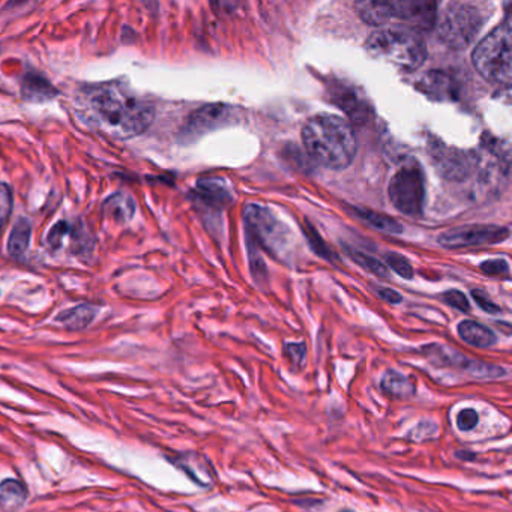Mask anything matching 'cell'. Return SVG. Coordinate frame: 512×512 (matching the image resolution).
Here are the masks:
<instances>
[{
    "instance_id": "obj_27",
    "label": "cell",
    "mask_w": 512,
    "mask_h": 512,
    "mask_svg": "<svg viewBox=\"0 0 512 512\" xmlns=\"http://www.w3.org/2000/svg\"><path fill=\"white\" fill-rule=\"evenodd\" d=\"M478 413L473 409H464L458 413L457 425L461 431H470L478 424Z\"/></svg>"
},
{
    "instance_id": "obj_28",
    "label": "cell",
    "mask_w": 512,
    "mask_h": 512,
    "mask_svg": "<svg viewBox=\"0 0 512 512\" xmlns=\"http://www.w3.org/2000/svg\"><path fill=\"white\" fill-rule=\"evenodd\" d=\"M473 299H475L476 304L482 308V310L487 311L490 314L500 313V308L488 298L487 293L482 292V290H473L472 292Z\"/></svg>"
},
{
    "instance_id": "obj_16",
    "label": "cell",
    "mask_w": 512,
    "mask_h": 512,
    "mask_svg": "<svg viewBox=\"0 0 512 512\" xmlns=\"http://www.w3.org/2000/svg\"><path fill=\"white\" fill-rule=\"evenodd\" d=\"M23 97L31 103H43V101L52 100L58 94L52 83L47 82L38 74H28L23 80L22 85Z\"/></svg>"
},
{
    "instance_id": "obj_12",
    "label": "cell",
    "mask_w": 512,
    "mask_h": 512,
    "mask_svg": "<svg viewBox=\"0 0 512 512\" xmlns=\"http://www.w3.org/2000/svg\"><path fill=\"white\" fill-rule=\"evenodd\" d=\"M416 88L424 92L428 98L436 101L454 100L457 97L455 92V85L451 77L446 74L439 73V71H431L427 76L419 80Z\"/></svg>"
},
{
    "instance_id": "obj_4",
    "label": "cell",
    "mask_w": 512,
    "mask_h": 512,
    "mask_svg": "<svg viewBox=\"0 0 512 512\" xmlns=\"http://www.w3.org/2000/svg\"><path fill=\"white\" fill-rule=\"evenodd\" d=\"M511 23L494 28L473 50V65L488 82L509 85L512 76Z\"/></svg>"
},
{
    "instance_id": "obj_26",
    "label": "cell",
    "mask_w": 512,
    "mask_h": 512,
    "mask_svg": "<svg viewBox=\"0 0 512 512\" xmlns=\"http://www.w3.org/2000/svg\"><path fill=\"white\" fill-rule=\"evenodd\" d=\"M443 301L451 305V307L463 311V313L470 310L469 301H467L466 295L460 292V290H448V292L443 293Z\"/></svg>"
},
{
    "instance_id": "obj_5",
    "label": "cell",
    "mask_w": 512,
    "mask_h": 512,
    "mask_svg": "<svg viewBox=\"0 0 512 512\" xmlns=\"http://www.w3.org/2000/svg\"><path fill=\"white\" fill-rule=\"evenodd\" d=\"M244 220L251 241H256L269 254L283 259L290 244L287 227L268 208L259 205L245 206Z\"/></svg>"
},
{
    "instance_id": "obj_22",
    "label": "cell",
    "mask_w": 512,
    "mask_h": 512,
    "mask_svg": "<svg viewBox=\"0 0 512 512\" xmlns=\"http://www.w3.org/2000/svg\"><path fill=\"white\" fill-rule=\"evenodd\" d=\"M347 254H349V257L353 262L358 263L361 268H364L365 271L370 272V274H374L377 275V277L382 278L388 277V268H386V265H383L380 260H377L376 257L368 256V254L352 250V248H347Z\"/></svg>"
},
{
    "instance_id": "obj_1",
    "label": "cell",
    "mask_w": 512,
    "mask_h": 512,
    "mask_svg": "<svg viewBox=\"0 0 512 512\" xmlns=\"http://www.w3.org/2000/svg\"><path fill=\"white\" fill-rule=\"evenodd\" d=\"M89 103L101 127L122 139L139 136L154 121V106L121 86H100L92 92Z\"/></svg>"
},
{
    "instance_id": "obj_18",
    "label": "cell",
    "mask_w": 512,
    "mask_h": 512,
    "mask_svg": "<svg viewBox=\"0 0 512 512\" xmlns=\"http://www.w3.org/2000/svg\"><path fill=\"white\" fill-rule=\"evenodd\" d=\"M32 227L31 223L25 218H20L11 232L8 239V251L11 256L20 257L28 251L29 242H31Z\"/></svg>"
},
{
    "instance_id": "obj_6",
    "label": "cell",
    "mask_w": 512,
    "mask_h": 512,
    "mask_svg": "<svg viewBox=\"0 0 512 512\" xmlns=\"http://www.w3.org/2000/svg\"><path fill=\"white\" fill-rule=\"evenodd\" d=\"M484 19L476 8L464 4H451L443 11L439 23V37L452 49H466L478 35Z\"/></svg>"
},
{
    "instance_id": "obj_19",
    "label": "cell",
    "mask_w": 512,
    "mask_h": 512,
    "mask_svg": "<svg viewBox=\"0 0 512 512\" xmlns=\"http://www.w3.org/2000/svg\"><path fill=\"white\" fill-rule=\"evenodd\" d=\"M95 314H97V308L92 305H79L73 310L62 313L58 320H61L67 328L83 329L95 319Z\"/></svg>"
},
{
    "instance_id": "obj_9",
    "label": "cell",
    "mask_w": 512,
    "mask_h": 512,
    "mask_svg": "<svg viewBox=\"0 0 512 512\" xmlns=\"http://www.w3.org/2000/svg\"><path fill=\"white\" fill-rule=\"evenodd\" d=\"M509 230L499 226H466L448 230L439 236V244L449 250L481 247V245L499 244L508 238Z\"/></svg>"
},
{
    "instance_id": "obj_10",
    "label": "cell",
    "mask_w": 512,
    "mask_h": 512,
    "mask_svg": "<svg viewBox=\"0 0 512 512\" xmlns=\"http://www.w3.org/2000/svg\"><path fill=\"white\" fill-rule=\"evenodd\" d=\"M392 19L410 23L412 31H428L436 22V2L425 0H394L389 2Z\"/></svg>"
},
{
    "instance_id": "obj_7",
    "label": "cell",
    "mask_w": 512,
    "mask_h": 512,
    "mask_svg": "<svg viewBox=\"0 0 512 512\" xmlns=\"http://www.w3.org/2000/svg\"><path fill=\"white\" fill-rule=\"evenodd\" d=\"M389 199L401 214L419 217L425 202V178L418 164L398 170L389 182Z\"/></svg>"
},
{
    "instance_id": "obj_15",
    "label": "cell",
    "mask_w": 512,
    "mask_h": 512,
    "mask_svg": "<svg viewBox=\"0 0 512 512\" xmlns=\"http://www.w3.org/2000/svg\"><path fill=\"white\" fill-rule=\"evenodd\" d=\"M104 212L115 223L125 224L133 220L136 202L128 194L116 193L104 203Z\"/></svg>"
},
{
    "instance_id": "obj_24",
    "label": "cell",
    "mask_w": 512,
    "mask_h": 512,
    "mask_svg": "<svg viewBox=\"0 0 512 512\" xmlns=\"http://www.w3.org/2000/svg\"><path fill=\"white\" fill-rule=\"evenodd\" d=\"M385 260L386 265H388L395 274L400 275V277L407 278V280H410V278L413 277L412 265H410V262L406 257L401 256V254L398 253H388L385 256Z\"/></svg>"
},
{
    "instance_id": "obj_11",
    "label": "cell",
    "mask_w": 512,
    "mask_h": 512,
    "mask_svg": "<svg viewBox=\"0 0 512 512\" xmlns=\"http://www.w3.org/2000/svg\"><path fill=\"white\" fill-rule=\"evenodd\" d=\"M431 155L437 169L445 178L463 179L472 172L475 167V157L467 152L446 148L442 143L431 146Z\"/></svg>"
},
{
    "instance_id": "obj_25",
    "label": "cell",
    "mask_w": 512,
    "mask_h": 512,
    "mask_svg": "<svg viewBox=\"0 0 512 512\" xmlns=\"http://www.w3.org/2000/svg\"><path fill=\"white\" fill-rule=\"evenodd\" d=\"M481 269L484 274L491 275V277H509V265L503 259L488 260V262L482 263Z\"/></svg>"
},
{
    "instance_id": "obj_2",
    "label": "cell",
    "mask_w": 512,
    "mask_h": 512,
    "mask_svg": "<svg viewBox=\"0 0 512 512\" xmlns=\"http://www.w3.org/2000/svg\"><path fill=\"white\" fill-rule=\"evenodd\" d=\"M302 142L314 161L332 170L346 169L356 155L352 125L328 113L308 119L302 128Z\"/></svg>"
},
{
    "instance_id": "obj_20",
    "label": "cell",
    "mask_w": 512,
    "mask_h": 512,
    "mask_svg": "<svg viewBox=\"0 0 512 512\" xmlns=\"http://www.w3.org/2000/svg\"><path fill=\"white\" fill-rule=\"evenodd\" d=\"M355 214L358 218H361L365 223L373 226L374 229L382 230L386 233H401L403 232V226L398 223L394 218L386 217V215L377 214V212L370 211V209H355Z\"/></svg>"
},
{
    "instance_id": "obj_17",
    "label": "cell",
    "mask_w": 512,
    "mask_h": 512,
    "mask_svg": "<svg viewBox=\"0 0 512 512\" xmlns=\"http://www.w3.org/2000/svg\"><path fill=\"white\" fill-rule=\"evenodd\" d=\"M356 10H358L359 17L367 25H385L392 19L389 2H371V0H367V2L356 4Z\"/></svg>"
},
{
    "instance_id": "obj_23",
    "label": "cell",
    "mask_w": 512,
    "mask_h": 512,
    "mask_svg": "<svg viewBox=\"0 0 512 512\" xmlns=\"http://www.w3.org/2000/svg\"><path fill=\"white\" fill-rule=\"evenodd\" d=\"M13 211V191L7 184H0V233L7 226Z\"/></svg>"
},
{
    "instance_id": "obj_21",
    "label": "cell",
    "mask_w": 512,
    "mask_h": 512,
    "mask_svg": "<svg viewBox=\"0 0 512 512\" xmlns=\"http://www.w3.org/2000/svg\"><path fill=\"white\" fill-rule=\"evenodd\" d=\"M382 388L394 397L407 398L413 394V385L406 376L397 371H388L383 377Z\"/></svg>"
},
{
    "instance_id": "obj_30",
    "label": "cell",
    "mask_w": 512,
    "mask_h": 512,
    "mask_svg": "<svg viewBox=\"0 0 512 512\" xmlns=\"http://www.w3.org/2000/svg\"><path fill=\"white\" fill-rule=\"evenodd\" d=\"M287 353H290L293 359H301L304 358L305 355V346L304 344H290L287 346Z\"/></svg>"
},
{
    "instance_id": "obj_14",
    "label": "cell",
    "mask_w": 512,
    "mask_h": 512,
    "mask_svg": "<svg viewBox=\"0 0 512 512\" xmlns=\"http://www.w3.org/2000/svg\"><path fill=\"white\" fill-rule=\"evenodd\" d=\"M458 334L461 340L466 341L470 346L479 347V349H488L494 346L497 341L496 334L487 326L481 325L472 320H464L458 325Z\"/></svg>"
},
{
    "instance_id": "obj_13",
    "label": "cell",
    "mask_w": 512,
    "mask_h": 512,
    "mask_svg": "<svg viewBox=\"0 0 512 512\" xmlns=\"http://www.w3.org/2000/svg\"><path fill=\"white\" fill-rule=\"evenodd\" d=\"M196 196L203 205L214 209L226 208L232 202V194L221 179H200Z\"/></svg>"
},
{
    "instance_id": "obj_8",
    "label": "cell",
    "mask_w": 512,
    "mask_h": 512,
    "mask_svg": "<svg viewBox=\"0 0 512 512\" xmlns=\"http://www.w3.org/2000/svg\"><path fill=\"white\" fill-rule=\"evenodd\" d=\"M236 119H238V110L235 107L226 106V104H208L191 113L187 124L182 128V137L190 142V140L199 139L203 134L227 127Z\"/></svg>"
},
{
    "instance_id": "obj_3",
    "label": "cell",
    "mask_w": 512,
    "mask_h": 512,
    "mask_svg": "<svg viewBox=\"0 0 512 512\" xmlns=\"http://www.w3.org/2000/svg\"><path fill=\"white\" fill-rule=\"evenodd\" d=\"M365 49L373 58L389 62L404 71H416L427 59V47L418 32L410 28H389L374 32Z\"/></svg>"
},
{
    "instance_id": "obj_29",
    "label": "cell",
    "mask_w": 512,
    "mask_h": 512,
    "mask_svg": "<svg viewBox=\"0 0 512 512\" xmlns=\"http://www.w3.org/2000/svg\"><path fill=\"white\" fill-rule=\"evenodd\" d=\"M377 293H379V296L383 301L389 302V304H400V302L403 301L400 293L395 292V290L388 289V287H380V289L377 290Z\"/></svg>"
}]
</instances>
